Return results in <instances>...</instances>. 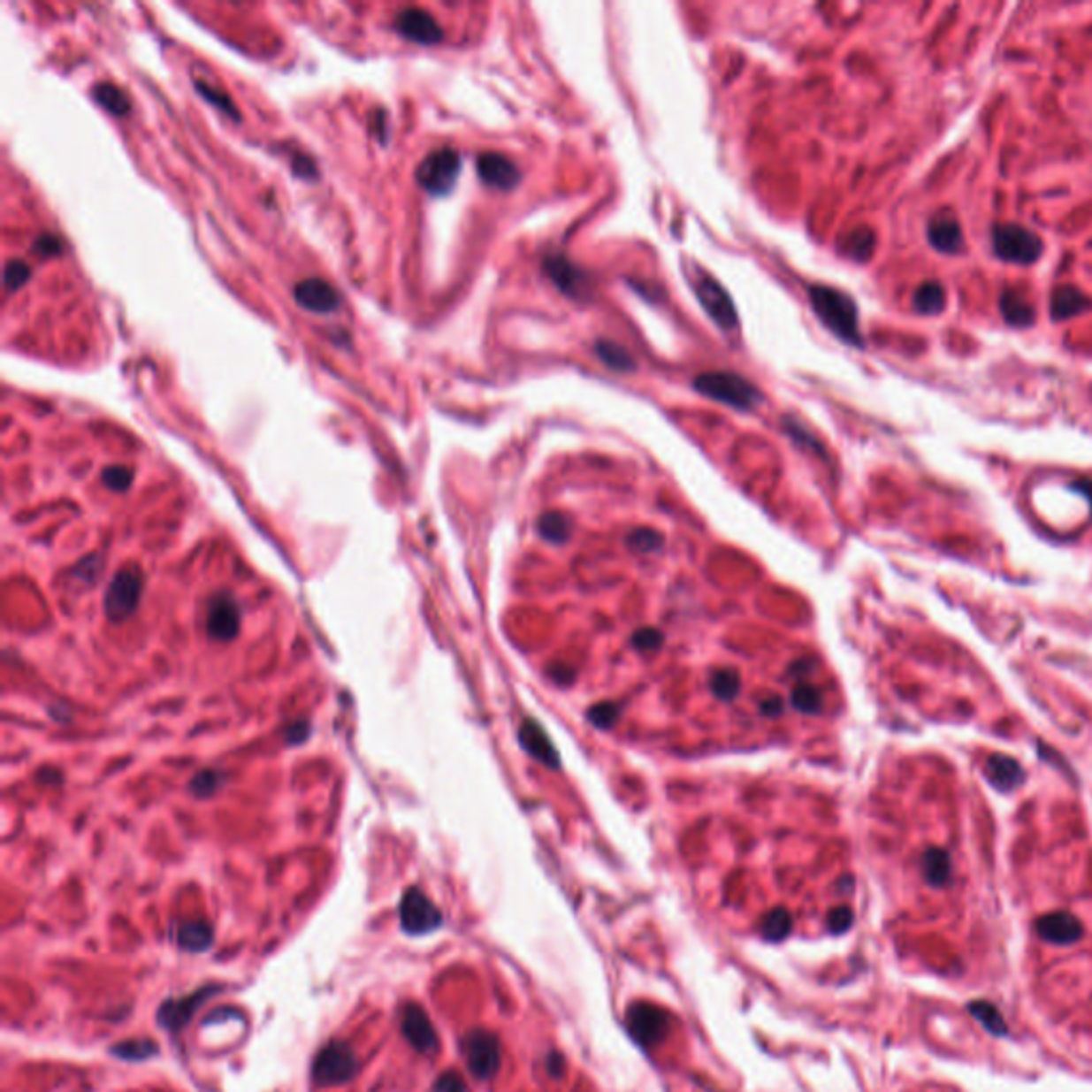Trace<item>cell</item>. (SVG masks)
Masks as SVG:
<instances>
[{"label": "cell", "instance_id": "d6986e66", "mask_svg": "<svg viewBox=\"0 0 1092 1092\" xmlns=\"http://www.w3.org/2000/svg\"><path fill=\"white\" fill-rule=\"evenodd\" d=\"M1037 933L1050 943L1067 945L1081 936V924L1069 913H1050L1039 920Z\"/></svg>", "mask_w": 1092, "mask_h": 1092}, {"label": "cell", "instance_id": "f1b7e54d", "mask_svg": "<svg viewBox=\"0 0 1092 1092\" xmlns=\"http://www.w3.org/2000/svg\"><path fill=\"white\" fill-rule=\"evenodd\" d=\"M969 1012L975 1016L983 1027L988 1028L992 1035H1005L1007 1027H1005V1019H1003L1001 1013H998V1009L995 1005H988V1003L983 1001H975L969 1005Z\"/></svg>", "mask_w": 1092, "mask_h": 1092}, {"label": "cell", "instance_id": "7a4b0ae2", "mask_svg": "<svg viewBox=\"0 0 1092 1092\" xmlns=\"http://www.w3.org/2000/svg\"><path fill=\"white\" fill-rule=\"evenodd\" d=\"M693 386L700 395L715 400L737 410H752L762 401V395L747 378L732 374V371H708L693 380Z\"/></svg>", "mask_w": 1092, "mask_h": 1092}, {"label": "cell", "instance_id": "9a60e30c", "mask_svg": "<svg viewBox=\"0 0 1092 1092\" xmlns=\"http://www.w3.org/2000/svg\"><path fill=\"white\" fill-rule=\"evenodd\" d=\"M476 169H478L480 179H483L486 186H491V188L512 190L521 182L519 167H516L508 157H504V154H483V157L478 158V163H476Z\"/></svg>", "mask_w": 1092, "mask_h": 1092}, {"label": "cell", "instance_id": "cb8c5ba5", "mask_svg": "<svg viewBox=\"0 0 1092 1092\" xmlns=\"http://www.w3.org/2000/svg\"><path fill=\"white\" fill-rule=\"evenodd\" d=\"M92 96L103 110H107L113 116H126L131 111V101H128L126 92L122 88L113 84H96L92 90Z\"/></svg>", "mask_w": 1092, "mask_h": 1092}, {"label": "cell", "instance_id": "e575fe53", "mask_svg": "<svg viewBox=\"0 0 1092 1092\" xmlns=\"http://www.w3.org/2000/svg\"><path fill=\"white\" fill-rule=\"evenodd\" d=\"M851 920H853L851 909H847V907H838V909L832 911V913H830V918H828V926H830V930H832V933H835V935H841V933H845L847 928H850V926H851Z\"/></svg>", "mask_w": 1092, "mask_h": 1092}, {"label": "cell", "instance_id": "2e32d148", "mask_svg": "<svg viewBox=\"0 0 1092 1092\" xmlns=\"http://www.w3.org/2000/svg\"><path fill=\"white\" fill-rule=\"evenodd\" d=\"M214 992H216V986L201 988V990H196L195 995H188L182 998H171V1001L163 1003V1007H160V1012H158V1024L163 1028H167V1031H179V1028L186 1027L188 1019L195 1016V1012L201 1007V1003L207 1001V998L214 995Z\"/></svg>", "mask_w": 1092, "mask_h": 1092}, {"label": "cell", "instance_id": "ac0fdd59", "mask_svg": "<svg viewBox=\"0 0 1092 1092\" xmlns=\"http://www.w3.org/2000/svg\"><path fill=\"white\" fill-rule=\"evenodd\" d=\"M928 241L933 243L935 250L943 252V255H958V252H962V248H965V233H962L958 220L947 214H941L930 220Z\"/></svg>", "mask_w": 1092, "mask_h": 1092}, {"label": "cell", "instance_id": "484cf974", "mask_svg": "<svg viewBox=\"0 0 1092 1092\" xmlns=\"http://www.w3.org/2000/svg\"><path fill=\"white\" fill-rule=\"evenodd\" d=\"M760 933L770 943L783 941L791 933V918L785 909H775L768 915H764L762 924H760Z\"/></svg>", "mask_w": 1092, "mask_h": 1092}, {"label": "cell", "instance_id": "f546056e", "mask_svg": "<svg viewBox=\"0 0 1092 1092\" xmlns=\"http://www.w3.org/2000/svg\"><path fill=\"white\" fill-rule=\"evenodd\" d=\"M924 873L926 879L928 882H933L935 886H941V883L947 882V877H950V858H947V853L943 851H928L924 856Z\"/></svg>", "mask_w": 1092, "mask_h": 1092}, {"label": "cell", "instance_id": "52a82bcc", "mask_svg": "<svg viewBox=\"0 0 1092 1092\" xmlns=\"http://www.w3.org/2000/svg\"><path fill=\"white\" fill-rule=\"evenodd\" d=\"M401 930L410 936L433 933L442 926V913L418 888H410L400 903Z\"/></svg>", "mask_w": 1092, "mask_h": 1092}, {"label": "cell", "instance_id": "e0dca14e", "mask_svg": "<svg viewBox=\"0 0 1092 1092\" xmlns=\"http://www.w3.org/2000/svg\"><path fill=\"white\" fill-rule=\"evenodd\" d=\"M545 271L546 276L557 284V288L561 293L570 294L574 299H578L581 294H587L589 278L584 276V271H581L577 265H572V263L566 261L563 256H548L545 261Z\"/></svg>", "mask_w": 1092, "mask_h": 1092}, {"label": "cell", "instance_id": "ba28073f", "mask_svg": "<svg viewBox=\"0 0 1092 1092\" xmlns=\"http://www.w3.org/2000/svg\"><path fill=\"white\" fill-rule=\"evenodd\" d=\"M465 1063L478 1080H489L498 1073L501 1063L500 1042L489 1031H472L462 1039Z\"/></svg>", "mask_w": 1092, "mask_h": 1092}, {"label": "cell", "instance_id": "3957f363", "mask_svg": "<svg viewBox=\"0 0 1092 1092\" xmlns=\"http://www.w3.org/2000/svg\"><path fill=\"white\" fill-rule=\"evenodd\" d=\"M459 173H462V157L453 148H439L421 160L416 169V182L429 195L442 196L454 188Z\"/></svg>", "mask_w": 1092, "mask_h": 1092}, {"label": "cell", "instance_id": "277c9868", "mask_svg": "<svg viewBox=\"0 0 1092 1092\" xmlns=\"http://www.w3.org/2000/svg\"><path fill=\"white\" fill-rule=\"evenodd\" d=\"M359 1071V1060L348 1043L329 1042L316 1054L312 1080L320 1086H340L350 1081Z\"/></svg>", "mask_w": 1092, "mask_h": 1092}, {"label": "cell", "instance_id": "74e56055", "mask_svg": "<svg viewBox=\"0 0 1092 1092\" xmlns=\"http://www.w3.org/2000/svg\"><path fill=\"white\" fill-rule=\"evenodd\" d=\"M293 167H294V173L302 175V178H314L316 175L314 163L308 157H294Z\"/></svg>", "mask_w": 1092, "mask_h": 1092}, {"label": "cell", "instance_id": "d6a6232c", "mask_svg": "<svg viewBox=\"0 0 1092 1092\" xmlns=\"http://www.w3.org/2000/svg\"><path fill=\"white\" fill-rule=\"evenodd\" d=\"M103 483L113 491H126L133 483V472L128 468H122V465H111L103 472Z\"/></svg>", "mask_w": 1092, "mask_h": 1092}, {"label": "cell", "instance_id": "d4e9b609", "mask_svg": "<svg viewBox=\"0 0 1092 1092\" xmlns=\"http://www.w3.org/2000/svg\"><path fill=\"white\" fill-rule=\"evenodd\" d=\"M874 250V233L867 226L851 231L841 243V252L853 261H868Z\"/></svg>", "mask_w": 1092, "mask_h": 1092}, {"label": "cell", "instance_id": "44dd1931", "mask_svg": "<svg viewBox=\"0 0 1092 1092\" xmlns=\"http://www.w3.org/2000/svg\"><path fill=\"white\" fill-rule=\"evenodd\" d=\"M1090 308H1092L1090 299L1075 286L1054 288L1052 299H1050V314H1052L1054 320L1073 318V316L1088 312Z\"/></svg>", "mask_w": 1092, "mask_h": 1092}, {"label": "cell", "instance_id": "8fae6325", "mask_svg": "<svg viewBox=\"0 0 1092 1092\" xmlns=\"http://www.w3.org/2000/svg\"><path fill=\"white\" fill-rule=\"evenodd\" d=\"M395 28L401 37L421 45H436L444 37L442 26L438 24V19L433 18L431 13H427L425 9L418 7L403 9V11L397 13Z\"/></svg>", "mask_w": 1092, "mask_h": 1092}, {"label": "cell", "instance_id": "9c48e42d", "mask_svg": "<svg viewBox=\"0 0 1092 1092\" xmlns=\"http://www.w3.org/2000/svg\"><path fill=\"white\" fill-rule=\"evenodd\" d=\"M693 288H696L698 302L702 303L706 314L715 320L717 327L728 331L737 329L738 314L737 309H734L732 297H729L726 288H723L715 278L700 273V276L693 278Z\"/></svg>", "mask_w": 1092, "mask_h": 1092}, {"label": "cell", "instance_id": "836d02e7", "mask_svg": "<svg viewBox=\"0 0 1092 1092\" xmlns=\"http://www.w3.org/2000/svg\"><path fill=\"white\" fill-rule=\"evenodd\" d=\"M433 1092H470V1088L457 1071H447L436 1080Z\"/></svg>", "mask_w": 1092, "mask_h": 1092}, {"label": "cell", "instance_id": "7c38bea8", "mask_svg": "<svg viewBox=\"0 0 1092 1092\" xmlns=\"http://www.w3.org/2000/svg\"><path fill=\"white\" fill-rule=\"evenodd\" d=\"M401 1031L403 1037L414 1050L421 1054H436L438 1052V1033L433 1028L431 1019L418 1005H406L401 1016Z\"/></svg>", "mask_w": 1092, "mask_h": 1092}, {"label": "cell", "instance_id": "f35d334b", "mask_svg": "<svg viewBox=\"0 0 1092 1092\" xmlns=\"http://www.w3.org/2000/svg\"><path fill=\"white\" fill-rule=\"evenodd\" d=\"M548 1067H551V1073L553 1075H561V1071H563L561 1056H555V1054L548 1056Z\"/></svg>", "mask_w": 1092, "mask_h": 1092}, {"label": "cell", "instance_id": "1f68e13d", "mask_svg": "<svg viewBox=\"0 0 1092 1092\" xmlns=\"http://www.w3.org/2000/svg\"><path fill=\"white\" fill-rule=\"evenodd\" d=\"M30 267L28 263L24 261H9L7 267H4V286L9 288V291H18L22 284H26L30 279Z\"/></svg>", "mask_w": 1092, "mask_h": 1092}, {"label": "cell", "instance_id": "603a6c76", "mask_svg": "<svg viewBox=\"0 0 1092 1092\" xmlns=\"http://www.w3.org/2000/svg\"><path fill=\"white\" fill-rule=\"evenodd\" d=\"M945 302H947L945 288L941 286L939 282H924L913 294V308L918 309L920 314H926V316H935V314L943 312Z\"/></svg>", "mask_w": 1092, "mask_h": 1092}, {"label": "cell", "instance_id": "6da1fadb", "mask_svg": "<svg viewBox=\"0 0 1092 1092\" xmlns=\"http://www.w3.org/2000/svg\"><path fill=\"white\" fill-rule=\"evenodd\" d=\"M809 299L821 323H824L838 340L853 346H862L858 308L850 294L817 284V286L809 288Z\"/></svg>", "mask_w": 1092, "mask_h": 1092}, {"label": "cell", "instance_id": "4316f807", "mask_svg": "<svg viewBox=\"0 0 1092 1092\" xmlns=\"http://www.w3.org/2000/svg\"><path fill=\"white\" fill-rule=\"evenodd\" d=\"M595 352H598L599 359L607 363L610 370L615 371H631L634 370V361H631V356L625 352L621 346L615 344V341H599L598 346H595Z\"/></svg>", "mask_w": 1092, "mask_h": 1092}, {"label": "cell", "instance_id": "d590c367", "mask_svg": "<svg viewBox=\"0 0 1092 1092\" xmlns=\"http://www.w3.org/2000/svg\"><path fill=\"white\" fill-rule=\"evenodd\" d=\"M220 785V775L218 773H201L196 775V779L193 781V790L199 796H207L211 794L216 788Z\"/></svg>", "mask_w": 1092, "mask_h": 1092}, {"label": "cell", "instance_id": "5bb4252c", "mask_svg": "<svg viewBox=\"0 0 1092 1092\" xmlns=\"http://www.w3.org/2000/svg\"><path fill=\"white\" fill-rule=\"evenodd\" d=\"M240 607L231 595H216L207 607V631L220 640H231L240 630Z\"/></svg>", "mask_w": 1092, "mask_h": 1092}, {"label": "cell", "instance_id": "4dcf8cb0", "mask_svg": "<svg viewBox=\"0 0 1092 1092\" xmlns=\"http://www.w3.org/2000/svg\"><path fill=\"white\" fill-rule=\"evenodd\" d=\"M195 86H196V90H199V95H203L207 101H211V105L220 107V110L225 113H229L231 118L240 120V111L231 105V98L226 96L225 92L216 90V88H211V84H207V81L203 80H195Z\"/></svg>", "mask_w": 1092, "mask_h": 1092}, {"label": "cell", "instance_id": "7402d4cb", "mask_svg": "<svg viewBox=\"0 0 1092 1092\" xmlns=\"http://www.w3.org/2000/svg\"><path fill=\"white\" fill-rule=\"evenodd\" d=\"M1001 314L1012 327H1028L1035 320V308L1027 293L1018 288H1005L1001 294Z\"/></svg>", "mask_w": 1092, "mask_h": 1092}, {"label": "cell", "instance_id": "4fadbf2b", "mask_svg": "<svg viewBox=\"0 0 1092 1092\" xmlns=\"http://www.w3.org/2000/svg\"><path fill=\"white\" fill-rule=\"evenodd\" d=\"M293 293H294V302L302 305V308L309 309V312H316V314L335 312L341 303L338 291H335L329 282H325V279H320V278L302 279V282L294 286Z\"/></svg>", "mask_w": 1092, "mask_h": 1092}, {"label": "cell", "instance_id": "ffe728a7", "mask_svg": "<svg viewBox=\"0 0 1092 1092\" xmlns=\"http://www.w3.org/2000/svg\"><path fill=\"white\" fill-rule=\"evenodd\" d=\"M173 941L182 947V950L199 954V951L210 950L211 943H214V928L203 922V920L179 922L173 926Z\"/></svg>", "mask_w": 1092, "mask_h": 1092}, {"label": "cell", "instance_id": "30bf717a", "mask_svg": "<svg viewBox=\"0 0 1092 1092\" xmlns=\"http://www.w3.org/2000/svg\"><path fill=\"white\" fill-rule=\"evenodd\" d=\"M141 577H139V572L126 570L116 574V578H113L110 589H107L105 595V613L107 617L113 621H120L126 619L128 615H133V610L137 608L139 598H141Z\"/></svg>", "mask_w": 1092, "mask_h": 1092}, {"label": "cell", "instance_id": "8d00e7d4", "mask_svg": "<svg viewBox=\"0 0 1092 1092\" xmlns=\"http://www.w3.org/2000/svg\"><path fill=\"white\" fill-rule=\"evenodd\" d=\"M34 250H37L39 255H43V256L58 255V252H62V243H60L58 237L43 235V237H41V240H39L37 243H34Z\"/></svg>", "mask_w": 1092, "mask_h": 1092}, {"label": "cell", "instance_id": "8992f818", "mask_svg": "<svg viewBox=\"0 0 1092 1092\" xmlns=\"http://www.w3.org/2000/svg\"><path fill=\"white\" fill-rule=\"evenodd\" d=\"M625 1024L634 1042L643 1048H651L664 1042V1037L670 1033L672 1018L666 1009L653 1005V1003H631L628 1013H625Z\"/></svg>", "mask_w": 1092, "mask_h": 1092}, {"label": "cell", "instance_id": "5b68a950", "mask_svg": "<svg viewBox=\"0 0 1092 1092\" xmlns=\"http://www.w3.org/2000/svg\"><path fill=\"white\" fill-rule=\"evenodd\" d=\"M998 258L1016 265H1031L1043 252V243L1033 231L1018 225H1001L992 233Z\"/></svg>", "mask_w": 1092, "mask_h": 1092}, {"label": "cell", "instance_id": "83f0119b", "mask_svg": "<svg viewBox=\"0 0 1092 1092\" xmlns=\"http://www.w3.org/2000/svg\"><path fill=\"white\" fill-rule=\"evenodd\" d=\"M111 1054H116L118 1058H122V1060H128V1063H141V1060H148L158 1054V1045L148 1042V1039H139V1042H124L120 1045H116V1048H111Z\"/></svg>", "mask_w": 1092, "mask_h": 1092}]
</instances>
